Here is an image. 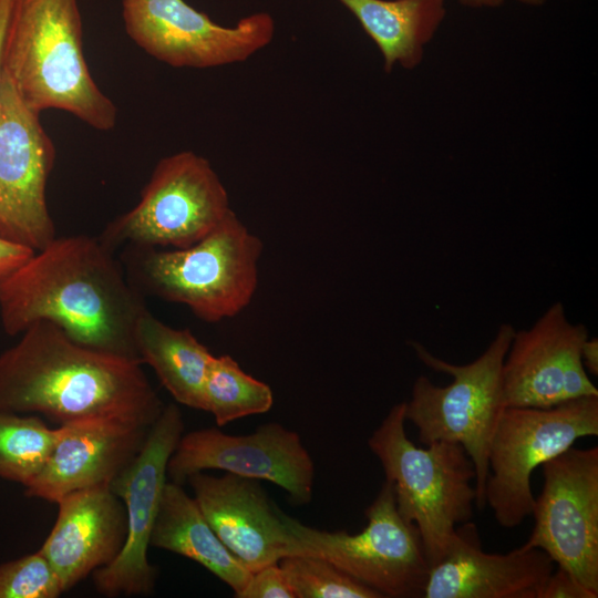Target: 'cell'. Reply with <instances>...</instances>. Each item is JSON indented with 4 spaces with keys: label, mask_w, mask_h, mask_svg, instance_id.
<instances>
[{
    "label": "cell",
    "mask_w": 598,
    "mask_h": 598,
    "mask_svg": "<svg viewBox=\"0 0 598 598\" xmlns=\"http://www.w3.org/2000/svg\"><path fill=\"white\" fill-rule=\"evenodd\" d=\"M56 437L38 415L0 412V478L27 486L42 471Z\"/></svg>",
    "instance_id": "cb8c5ba5"
},
{
    "label": "cell",
    "mask_w": 598,
    "mask_h": 598,
    "mask_svg": "<svg viewBox=\"0 0 598 598\" xmlns=\"http://www.w3.org/2000/svg\"><path fill=\"white\" fill-rule=\"evenodd\" d=\"M62 582L38 550L0 564V598H58Z\"/></svg>",
    "instance_id": "484cf974"
},
{
    "label": "cell",
    "mask_w": 598,
    "mask_h": 598,
    "mask_svg": "<svg viewBox=\"0 0 598 598\" xmlns=\"http://www.w3.org/2000/svg\"><path fill=\"white\" fill-rule=\"evenodd\" d=\"M554 564L538 548L485 553L476 526L467 522L430 568L423 598H537Z\"/></svg>",
    "instance_id": "ac0fdd59"
},
{
    "label": "cell",
    "mask_w": 598,
    "mask_h": 598,
    "mask_svg": "<svg viewBox=\"0 0 598 598\" xmlns=\"http://www.w3.org/2000/svg\"><path fill=\"white\" fill-rule=\"evenodd\" d=\"M206 470L274 483L297 506L312 497L313 461L300 435L279 423L261 424L246 435L216 427L183 434L168 460L167 477L183 485L192 474Z\"/></svg>",
    "instance_id": "5bb4252c"
},
{
    "label": "cell",
    "mask_w": 598,
    "mask_h": 598,
    "mask_svg": "<svg viewBox=\"0 0 598 598\" xmlns=\"http://www.w3.org/2000/svg\"><path fill=\"white\" fill-rule=\"evenodd\" d=\"M152 425L95 416L59 425L51 453L24 495L56 503L75 491L110 485L142 450Z\"/></svg>",
    "instance_id": "2e32d148"
},
{
    "label": "cell",
    "mask_w": 598,
    "mask_h": 598,
    "mask_svg": "<svg viewBox=\"0 0 598 598\" xmlns=\"http://www.w3.org/2000/svg\"><path fill=\"white\" fill-rule=\"evenodd\" d=\"M150 544L198 563L228 585L235 597L251 576L221 543L196 499L181 484L166 482Z\"/></svg>",
    "instance_id": "ffe728a7"
},
{
    "label": "cell",
    "mask_w": 598,
    "mask_h": 598,
    "mask_svg": "<svg viewBox=\"0 0 598 598\" xmlns=\"http://www.w3.org/2000/svg\"><path fill=\"white\" fill-rule=\"evenodd\" d=\"M237 598H296L279 563L254 573Z\"/></svg>",
    "instance_id": "4316f807"
},
{
    "label": "cell",
    "mask_w": 598,
    "mask_h": 598,
    "mask_svg": "<svg viewBox=\"0 0 598 598\" xmlns=\"http://www.w3.org/2000/svg\"><path fill=\"white\" fill-rule=\"evenodd\" d=\"M357 534L310 527L280 511L303 555L328 560L382 598H422L430 573L421 535L400 515L393 485L382 484Z\"/></svg>",
    "instance_id": "ba28073f"
},
{
    "label": "cell",
    "mask_w": 598,
    "mask_h": 598,
    "mask_svg": "<svg viewBox=\"0 0 598 598\" xmlns=\"http://www.w3.org/2000/svg\"><path fill=\"white\" fill-rule=\"evenodd\" d=\"M147 310L113 250L87 235L55 237L0 283L8 336L50 321L82 346L136 360L135 327Z\"/></svg>",
    "instance_id": "6da1fadb"
},
{
    "label": "cell",
    "mask_w": 598,
    "mask_h": 598,
    "mask_svg": "<svg viewBox=\"0 0 598 598\" xmlns=\"http://www.w3.org/2000/svg\"><path fill=\"white\" fill-rule=\"evenodd\" d=\"M11 0H0V82L2 78L3 44L9 22Z\"/></svg>",
    "instance_id": "4dcf8cb0"
},
{
    "label": "cell",
    "mask_w": 598,
    "mask_h": 598,
    "mask_svg": "<svg viewBox=\"0 0 598 598\" xmlns=\"http://www.w3.org/2000/svg\"><path fill=\"white\" fill-rule=\"evenodd\" d=\"M123 20L136 45L173 68L243 62L268 45L275 34L274 19L267 12L224 27L184 0H123Z\"/></svg>",
    "instance_id": "8fae6325"
},
{
    "label": "cell",
    "mask_w": 598,
    "mask_h": 598,
    "mask_svg": "<svg viewBox=\"0 0 598 598\" xmlns=\"http://www.w3.org/2000/svg\"><path fill=\"white\" fill-rule=\"evenodd\" d=\"M514 333L512 324H501L485 351L462 365L434 355L420 342L411 343L423 364L453 381L439 386L425 375L417 377L410 401L404 402L405 421L417 429L424 445L445 441L463 446L475 468V505L480 509L485 507L491 442L506 408L502 370Z\"/></svg>",
    "instance_id": "8992f818"
},
{
    "label": "cell",
    "mask_w": 598,
    "mask_h": 598,
    "mask_svg": "<svg viewBox=\"0 0 598 598\" xmlns=\"http://www.w3.org/2000/svg\"><path fill=\"white\" fill-rule=\"evenodd\" d=\"M296 598H382L328 560L291 555L279 560Z\"/></svg>",
    "instance_id": "d4e9b609"
},
{
    "label": "cell",
    "mask_w": 598,
    "mask_h": 598,
    "mask_svg": "<svg viewBox=\"0 0 598 598\" xmlns=\"http://www.w3.org/2000/svg\"><path fill=\"white\" fill-rule=\"evenodd\" d=\"M229 210L228 193L210 163L184 151L156 164L140 202L99 238L112 250L120 245L186 248L208 235Z\"/></svg>",
    "instance_id": "9c48e42d"
},
{
    "label": "cell",
    "mask_w": 598,
    "mask_h": 598,
    "mask_svg": "<svg viewBox=\"0 0 598 598\" xmlns=\"http://www.w3.org/2000/svg\"><path fill=\"white\" fill-rule=\"evenodd\" d=\"M2 72L32 111L62 110L99 131L117 110L92 78L78 0H11Z\"/></svg>",
    "instance_id": "3957f363"
},
{
    "label": "cell",
    "mask_w": 598,
    "mask_h": 598,
    "mask_svg": "<svg viewBox=\"0 0 598 598\" xmlns=\"http://www.w3.org/2000/svg\"><path fill=\"white\" fill-rule=\"evenodd\" d=\"M461 4L468 8H496L503 4L504 0H458ZM523 4L538 7L546 0H517Z\"/></svg>",
    "instance_id": "1f68e13d"
},
{
    "label": "cell",
    "mask_w": 598,
    "mask_h": 598,
    "mask_svg": "<svg viewBox=\"0 0 598 598\" xmlns=\"http://www.w3.org/2000/svg\"><path fill=\"white\" fill-rule=\"evenodd\" d=\"M184 421L175 404L164 405L132 463L110 484L124 504L127 532L117 557L93 573L96 590L105 597L153 592L157 570L147 550L167 482V464L183 435Z\"/></svg>",
    "instance_id": "7c38bea8"
},
{
    "label": "cell",
    "mask_w": 598,
    "mask_h": 598,
    "mask_svg": "<svg viewBox=\"0 0 598 598\" xmlns=\"http://www.w3.org/2000/svg\"><path fill=\"white\" fill-rule=\"evenodd\" d=\"M568 571L558 567L548 576L537 598H597Z\"/></svg>",
    "instance_id": "83f0119b"
},
{
    "label": "cell",
    "mask_w": 598,
    "mask_h": 598,
    "mask_svg": "<svg viewBox=\"0 0 598 598\" xmlns=\"http://www.w3.org/2000/svg\"><path fill=\"white\" fill-rule=\"evenodd\" d=\"M204 411L214 415L218 426L271 409L270 386L247 374L229 355L213 357L205 378Z\"/></svg>",
    "instance_id": "603a6c76"
},
{
    "label": "cell",
    "mask_w": 598,
    "mask_h": 598,
    "mask_svg": "<svg viewBox=\"0 0 598 598\" xmlns=\"http://www.w3.org/2000/svg\"><path fill=\"white\" fill-rule=\"evenodd\" d=\"M535 526L523 548L545 551L598 596V447H569L543 465Z\"/></svg>",
    "instance_id": "30bf717a"
},
{
    "label": "cell",
    "mask_w": 598,
    "mask_h": 598,
    "mask_svg": "<svg viewBox=\"0 0 598 598\" xmlns=\"http://www.w3.org/2000/svg\"><path fill=\"white\" fill-rule=\"evenodd\" d=\"M598 435V395L570 400L550 408L504 409L494 432L485 505L505 528L532 516L534 470L561 454L585 436Z\"/></svg>",
    "instance_id": "52a82bcc"
},
{
    "label": "cell",
    "mask_w": 598,
    "mask_h": 598,
    "mask_svg": "<svg viewBox=\"0 0 598 598\" xmlns=\"http://www.w3.org/2000/svg\"><path fill=\"white\" fill-rule=\"evenodd\" d=\"M404 402L393 405L368 440L396 507L417 528L430 568L444 555L457 524L470 522L475 468L462 445L436 441L417 447L406 435Z\"/></svg>",
    "instance_id": "5b68a950"
},
{
    "label": "cell",
    "mask_w": 598,
    "mask_h": 598,
    "mask_svg": "<svg viewBox=\"0 0 598 598\" xmlns=\"http://www.w3.org/2000/svg\"><path fill=\"white\" fill-rule=\"evenodd\" d=\"M54 147L40 114L0 82V237L34 251L55 237L47 203Z\"/></svg>",
    "instance_id": "4fadbf2b"
},
{
    "label": "cell",
    "mask_w": 598,
    "mask_h": 598,
    "mask_svg": "<svg viewBox=\"0 0 598 598\" xmlns=\"http://www.w3.org/2000/svg\"><path fill=\"white\" fill-rule=\"evenodd\" d=\"M588 337L587 327L571 322L560 301L530 328L515 330L502 370L505 406L546 409L598 395L581 361Z\"/></svg>",
    "instance_id": "9a60e30c"
},
{
    "label": "cell",
    "mask_w": 598,
    "mask_h": 598,
    "mask_svg": "<svg viewBox=\"0 0 598 598\" xmlns=\"http://www.w3.org/2000/svg\"><path fill=\"white\" fill-rule=\"evenodd\" d=\"M33 254V249L0 237V283Z\"/></svg>",
    "instance_id": "f1b7e54d"
},
{
    "label": "cell",
    "mask_w": 598,
    "mask_h": 598,
    "mask_svg": "<svg viewBox=\"0 0 598 598\" xmlns=\"http://www.w3.org/2000/svg\"><path fill=\"white\" fill-rule=\"evenodd\" d=\"M358 19L390 73L399 64L412 70L443 22L445 0H338Z\"/></svg>",
    "instance_id": "44dd1931"
},
{
    "label": "cell",
    "mask_w": 598,
    "mask_h": 598,
    "mask_svg": "<svg viewBox=\"0 0 598 598\" xmlns=\"http://www.w3.org/2000/svg\"><path fill=\"white\" fill-rule=\"evenodd\" d=\"M581 361L586 371L598 374V339L587 338L581 347Z\"/></svg>",
    "instance_id": "f546056e"
},
{
    "label": "cell",
    "mask_w": 598,
    "mask_h": 598,
    "mask_svg": "<svg viewBox=\"0 0 598 598\" xmlns=\"http://www.w3.org/2000/svg\"><path fill=\"white\" fill-rule=\"evenodd\" d=\"M187 483L218 538L251 573L286 556L303 555L258 480L198 472Z\"/></svg>",
    "instance_id": "e0dca14e"
},
{
    "label": "cell",
    "mask_w": 598,
    "mask_h": 598,
    "mask_svg": "<svg viewBox=\"0 0 598 598\" xmlns=\"http://www.w3.org/2000/svg\"><path fill=\"white\" fill-rule=\"evenodd\" d=\"M261 251L260 239L230 209L189 247H131L126 275L141 292L183 303L197 318L217 322L238 315L251 301Z\"/></svg>",
    "instance_id": "277c9868"
},
{
    "label": "cell",
    "mask_w": 598,
    "mask_h": 598,
    "mask_svg": "<svg viewBox=\"0 0 598 598\" xmlns=\"http://www.w3.org/2000/svg\"><path fill=\"white\" fill-rule=\"evenodd\" d=\"M55 524L39 548L69 590L120 554L127 532L126 512L110 485L61 497Z\"/></svg>",
    "instance_id": "d6986e66"
},
{
    "label": "cell",
    "mask_w": 598,
    "mask_h": 598,
    "mask_svg": "<svg viewBox=\"0 0 598 598\" xmlns=\"http://www.w3.org/2000/svg\"><path fill=\"white\" fill-rule=\"evenodd\" d=\"M134 340L140 360L155 371L172 396L204 410V382L214 357L209 350L188 329L172 328L148 310L136 323Z\"/></svg>",
    "instance_id": "7402d4cb"
},
{
    "label": "cell",
    "mask_w": 598,
    "mask_h": 598,
    "mask_svg": "<svg viewBox=\"0 0 598 598\" xmlns=\"http://www.w3.org/2000/svg\"><path fill=\"white\" fill-rule=\"evenodd\" d=\"M163 409L140 360L82 346L50 321L31 324L0 353V412L59 425L95 416L153 425Z\"/></svg>",
    "instance_id": "7a4b0ae2"
}]
</instances>
